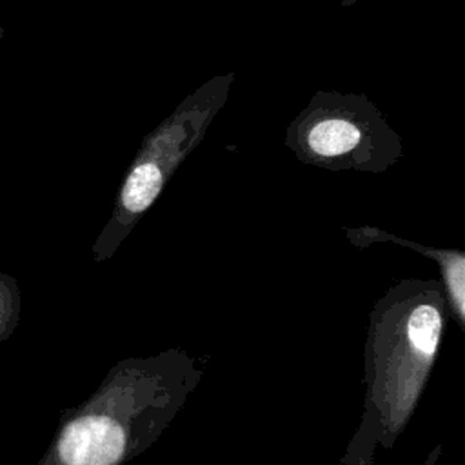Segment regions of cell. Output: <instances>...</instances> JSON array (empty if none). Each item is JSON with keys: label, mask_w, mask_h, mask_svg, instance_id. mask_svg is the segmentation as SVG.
<instances>
[{"label": "cell", "mask_w": 465, "mask_h": 465, "mask_svg": "<svg viewBox=\"0 0 465 465\" xmlns=\"http://www.w3.org/2000/svg\"><path fill=\"white\" fill-rule=\"evenodd\" d=\"M205 356L173 347L118 361L56 441L60 465H125L171 425L205 372Z\"/></svg>", "instance_id": "cell-1"}, {"label": "cell", "mask_w": 465, "mask_h": 465, "mask_svg": "<svg viewBox=\"0 0 465 465\" xmlns=\"http://www.w3.org/2000/svg\"><path fill=\"white\" fill-rule=\"evenodd\" d=\"M449 316L440 278L400 280L371 309L363 411L374 416L383 449H392L421 400Z\"/></svg>", "instance_id": "cell-2"}, {"label": "cell", "mask_w": 465, "mask_h": 465, "mask_svg": "<svg viewBox=\"0 0 465 465\" xmlns=\"http://www.w3.org/2000/svg\"><path fill=\"white\" fill-rule=\"evenodd\" d=\"M232 80V73H227L200 85L143 140L120 185L113 214L94 245L96 260L111 258L151 209L169 178L205 136L209 124L227 100Z\"/></svg>", "instance_id": "cell-3"}, {"label": "cell", "mask_w": 465, "mask_h": 465, "mask_svg": "<svg viewBox=\"0 0 465 465\" xmlns=\"http://www.w3.org/2000/svg\"><path fill=\"white\" fill-rule=\"evenodd\" d=\"M285 145L300 162L329 171L383 173L403 154L372 102L340 93H318L287 127Z\"/></svg>", "instance_id": "cell-4"}, {"label": "cell", "mask_w": 465, "mask_h": 465, "mask_svg": "<svg viewBox=\"0 0 465 465\" xmlns=\"http://www.w3.org/2000/svg\"><path fill=\"white\" fill-rule=\"evenodd\" d=\"M345 234H347V240L358 249H365L371 243H378V242L394 243L403 249H412L418 254L432 260L440 269V280L445 291L450 316L456 320L458 327L465 331V252L463 251L427 247L371 225L345 229Z\"/></svg>", "instance_id": "cell-5"}, {"label": "cell", "mask_w": 465, "mask_h": 465, "mask_svg": "<svg viewBox=\"0 0 465 465\" xmlns=\"http://www.w3.org/2000/svg\"><path fill=\"white\" fill-rule=\"evenodd\" d=\"M378 425L371 412L363 411L361 421L354 430L347 449L338 465H376L374 456L378 449Z\"/></svg>", "instance_id": "cell-6"}, {"label": "cell", "mask_w": 465, "mask_h": 465, "mask_svg": "<svg viewBox=\"0 0 465 465\" xmlns=\"http://www.w3.org/2000/svg\"><path fill=\"white\" fill-rule=\"evenodd\" d=\"M4 36H5V29H4L2 24H0V45H2V42H4Z\"/></svg>", "instance_id": "cell-7"}, {"label": "cell", "mask_w": 465, "mask_h": 465, "mask_svg": "<svg viewBox=\"0 0 465 465\" xmlns=\"http://www.w3.org/2000/svg\"><path fill=\"white\" fill-rule=\"evenodd\" d=\"M354 2H356V0H340V4H341V5H352Z\"/></svg>", "instance_id": "cell-8"}]
</instances>
